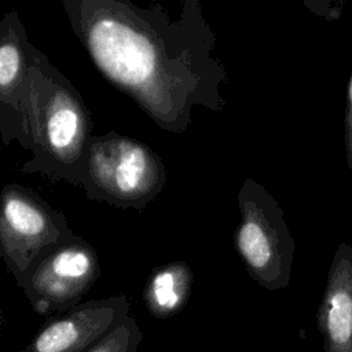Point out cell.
<instances>
[{
    "instance_id": "5",
    "label": "cell",
    "mask_w": 352,
    "mask_h": 352,
    "mask_svg": "<svg viewBox=\"0 0 352 352\" xmlns=\"http://www.w3.org/2000/svg\"><path fill=\"white\" fill-rule=\"evenodd\" d=\"M65 214L34 190L8 183L0 192V257L15 282L47 249L73 239Z\"/></svg>"
},
{
    "instance_id": "1",
    "label": "cell",
    "mask_w": 352,
    "mask_h": 352,
    "mask_svg": "<svg viewBox=\"0 0 352 352\" xmlns=\"http://www.w3.org/2000/svg\"><path fill=\"white\" fill-rule=\"evenodd\" d=\"M177 16L158 1L63 0L74 36L92 65L166 132L182 133L197 106L221 111L227 80L216 36L198 0H180Z\"/></svg>"
},
{
    "instance_id": "8",
    "label": "cell",
    "mask_w": 352,
    "mask_h": 352,
    "mask_svg": "<svg viewBox=\"0 0 352 352\" xmlns=\"http://www.w3.org/2000/svg\"><path fill=\"white\" fill-rule=\"evenodd\" d=\"M129 308L124 294L80 302L50 316L19 352H88L126 320Z\"/></svg>"
},
{
    "instance_id": "12",
    "label": "cell",
    "mask_w": 352,
    "mask_h": 352,
    "mask_svg": "<svg viewBox=\"0 0 352 352\" xmlns=\"http://www.w3.org/2000/svg\"><path fill=\"white\" fill-rule=\"evenodd\" d=\"M344 142L346 151V164L352 170V73L348 82L346 92V106H345V118H344Z\"/></svg>"
},
{
    "instance_id": "11",
    "label": "cell",
    "mask_w": 352,
    "mask_h": 352,
    "mask_svg": "<svg viewBox=\"0 0 352 352\" xmlns=\"http://www.w3.org/2000/svg\"><path fill=\"white\" fill-rule=\"evenodd\" d=\"M143 333L133 316L126 320L100 340L88 352H138Z\"/></svg>"
},
{
    "instance_id": "3",
    "label": "cell",
    "mask_w": 352,
    "mask_h": 352,
    "mask_svg": "<svg viewBox=\"0 0 352 352\" xmlns=\"http://www.w3.org/2000/svg\"><path fill=\"white\" fill-rule=\"evenodd\" d=\"M165 183V165L146 143L116 131L92 136L82 187L87 198L143 212Z\"/></svg>"
},
{
    "instance_id": "9",
    "label": "cell",
    "mask_w": 352,
    "mask_h": 352,
    "mask_svg": "<svg viewBox=\"0 0 352 352\" xmlns=\"http://www.w3.org/2000/svg\"><path fill=\"white\" fill-rule=\"evenodd\" d=\"M323 319L333 345L352 341V246L338 245L327 276Z\"/></svg>"
},
{
    "instance_id": "6",
    "label": "cell",
    "mask_w": 352,
    "mask_h": 352,
    "mask_svg": "<svg viewBox=\"0 0 352 352\" xmlns=\"http://www.w3.org/2000/svg\"><path fill=\"white\" fill-rule=\"evenodd\" d=\"M99 275L96 250L76 235L41 253L16 285L36 314L55 316L78 305Z\"/></svg>"
},
{
    "instance_id": "2",
    "label": "cell",
    "mask_w": 352,
    "mask_h": 352,
    "mask_svg": "<svg viewBox=\"0 0 352 352\" xmlns=\"http://www.w3.org/2000/svg\"><path fill=\"white\" fill-rule=\"evenodd\" d=\"M25 117L32 157L19 169L82 188L92 120L81 94L38 48L30 67Z\"/></svg>"
},
{
    "instance_id": "10",
    "label": "cell",
    "mask_w": 352,
    "mask_h": 352,
    "mask_svg": "<svg viewBox=\"0 0 352 352\" xmlns=\"http://www.w3.org/2000/svg\"><path fill=\"white\" fill-rule=\"evenodd\" d=\"M194 275L184 261H170L153 270L143 289L147 311L158 319L179 314L187 304L192 290Z\"/></svg>"
},
{
    "instance_id": "4",
    "label": "cell",
    "mask_w": 352,
    "mask_h": 352,
    "mask_svg": "<svg viewBox=\"0 0 352 352\" xmlns=\"http://www.w3.org/2000/svg\"><path fill=\"white\" fill-rule=\"evenodd\" d=\"M238 206L241 221L234 242L250 276L270 290L287 286L296 243L283 209L250 177L239 188Z\"/></svg>"
},
{
    "instance_id": "7",
    "label": "cell",
    "mask_w": 352,
    "mask_h": 352,
    "mask_svg": "<svg viewBox=\"0 0 352 352\" xmlns=\"http://www.w3.org/2000/svg\"><path fill=\"white\" fill-rule=\"evenodd\" d=\"M36 47L12 10L0 19V139L4 146L16 142L30 148V136L25 117L30 67Z\"/></svg>"
},
{
    "instance_id": "13",
    "label": "cell",
    "mask_w": 352,
    "mask_h": 352,
    "mask_svg": "<svg viewBox=\"0 0 352 352\" xmlns=\"http://www.w3.org/2000/svg\"><path fill=\"white\" fill-rule=\"evenodd\" d=\"M1 326H3V315H1V309H0V333H1Z\"/></svg>"
}]
</instances>
